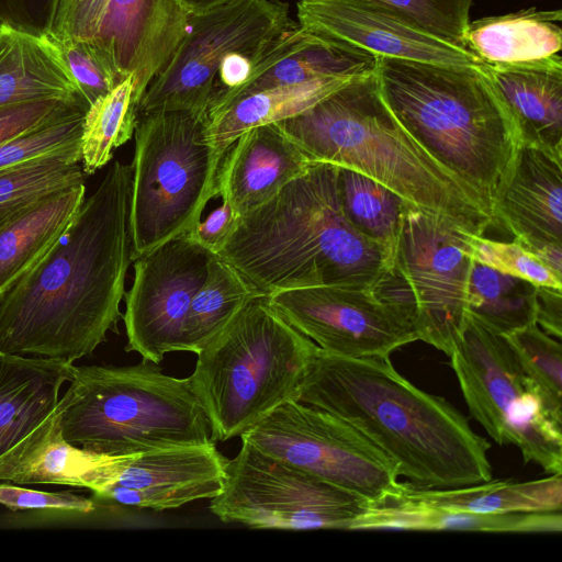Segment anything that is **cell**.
Returning <instances> with one entry per match:
<instances>
[{"mask_svg": "<svg viewBox=\"0 0 562 562\" xmlns=\"http://www.w3.org/2000/svg\"><path fill=\"white\" fill-rule=\"evenodd\" d=\"M132 166L115 160L49 251L0 296V352L68 363L117 333L134 261Z\"/></svg>", "mask_w": 562, "mask_h": 562, "instance_id": "6da1fadb", "label": "cell"}, {"mask_svg": "<svg viewBox=\"0 0 562 562\" xmlns=\"http://www.w3.org/2000/svg\"><path fill=\"white\" fill-rule=\"evenodd\" d=\"M296 401L351 425L414 485L454 488L492 479L490 442L452 404L401 375L390 358H348L318 347Z\"/></svg>", "mask_w": 562, "mask_h": 562, "instance_id": "7a4b0ae2", "label": "cell"}, {"mask_svg": "<svg viewBox=\"0 0 562 562\" xmlns=\"http://www.w3.org/2000/svg\"><path fill=\"white\" fill-rule=\"evenodd\" d=\"M338 169L315 162L270 200L237 217L217 255L265 296L325 285L371 288L384 259L346 218Z\"/></svg>", "mask_w": 562, "mask_h": 562, "instance_id": "3957f363", "label": "cell"}, {"mask_svg": "<svg viewBox=\"0 0 562 562\" xmlns=\"http://www.w3.org/2000/svg\"><path fill=\"white\" fill-rule=\"evenodd\" d=\"M313 162L360 172L406 202L484 235L481 201L404 128L381 97L375 70L277 123Z\"/></svg>", "mask_w": 562, "mask_h": 562, "instance_id": "277c9868", "label": "cell"}, {"mask_svg": "<svg viewBox=\"0 0 562 562\" xmlns=\"http://www.w3.org/2000/svg\"><path fill=\"white\" fill-rule=\"evenodd\" d=\"M375 57L379 90L390 111L491 215L521 142L513 117L477 65Z\"/></svg>", "mask_w": 562, "mask_h": 562, "instance_id": "5b68a950", "label": "cell"}, {"mask_svg": "<svg viewBox=\"0 0 562 562\" xmlns=\"http://www.w3.org/2000/svg\"><path fill=\"white\" fill-rule=\"evenodd\" d=\"M57 403L63 438L108 454L206 443L211 426L190 378L143 359L130 367H74Z\"/></svg>", "mask_w": 562, "mask_h": 562, "instance_id": "8992f818", "label": "cell"}, {"mask_svg": "<svg viewBox=\"0 0 562 562\" xmlns=\"http://www.w3.org/2000/svg\"><path fill=\"white\" fill-rule=\"evenodd\" d=\"M317 349L267 296L250 301L198 353L189 376L211 440L240 437L280 405L296 401Z\"/></svg>", "mask_w": 562, "mask_h": 562, "instance_id": "52a82bcc", "label": "cell"}, {"mask_svg": "<svg viewBox=\"0 0 562 562\" xmlns=\"http://www.w3.org/2000/svg\"><path fill=\"white\" fill-rule=\"evenodd\" d=\"M207 115L186 110L138 113L131 188L134 260L190 232L217 195L224 154L209 140Z\"/></svg>", "mask_w": 562, "mask_h": 562, "instance_id": "ba28073f", "label": "cell"}, {"mask_svg": "<svg viewBox=\"0 0 562 562\" xmlns=\"http://www.w3.org/2000/svg\"><path fill=\"white\" fill-rule=\"evenodd\" d=\"M473 235L407 202L395 256L371 286L414 325L418 339L447 356L468 317Z\"/></svg>", "mask_w": 562, "mask_h": 562, "instance_id": "9c48e42d", "label": "cell"}, {"mask_svg": "<svg viewBox=\"0 0 562 562\" xmlns=\"http://www.w3.org/2000/svg\"><path fill=\"white\" fill-rule=\"evenodd\" d=\"M449 357L470 414L490 437L516 446L525 463L562 473V423L546 409L506 336L468 314Z\"/></svg>", "mask_w": 562, "mask_h": 562, "instance_id": "30bf717a", "label": "cell"}, {"mask_svg": "<svg viewBox=\"0 0 562 562\" xmlns=\"http://www.w3.org/2000/svg\"><path fill=\"white\" fill-rule=\"evenodd\" d=\"M209 509L225 524L256 529L353 530L369 499L331 485L241 441Z\"/></svg>", "mask_w": 562, "mask_h": 562, "instance_id": "8fae6325", "label": "cell"}, {"mask_svg": "<svg viewBox=\"0 0 562 562\" xmlns=\"http://www.w3.org/2000/svg\"><path fill=\"white\" fill-rule=\"evenodd\" d=\"M240 437L270 457L369 501L400 483L396 464L356 428L299 401L280 405Z\"/></svg>", "mask_w": 562, "mask_h": 562, "instance_id": "7c38bea8", "label": "cell"}, {"mask_svg": "<svg viewBox=\"0 0 562 562\" xmlns=\"http://www.w3.org/2000/svg\"><path fill=\"white\" fill-rule=\"evenodd\" d=\"M293 23L289 4L281 0H226L191 12L184 38L147 88L138 113L186 110L206 114L223 59L270 42Z\"/></svg>", "mask_w": 562, "mask_h": 562, "instance_id": "4fadbf2b", "label": "cell"}, {"mask_svg": "<svg viewBox=\"0 0 562 562\" xmlns=\"http://www.w3.org/2000/svg\"><path fill=\"white\" fill-rule=\"evenodd\" d=\"M215 255L188 232L134 260L122 315L126 351L159 364L167 353L184 350L189 308Z\"/></svg>", "mask_w": 562, "mask_h": 562, "instance_id": "5bb4252c", "label": "cell"}, {"mask_svg": "<svg viewBox=\"0 0 562 562\" xmlns=\"http://www.w3.org/2000/svg\"><path fill=\"white\" fill-rule=\"evenodd\" d=\"M227 462L214 441L117 456L92 453L82 487L123 506L175 509L217 496Z\"/></svg>", "mask_w": 562, "mask_h": 562, "instance_id": "9a60e30c", "label": "cell"}, {"mask_svg": "<svg viewBox=\"0 0 562 562\" xmlns=\"http://www.w3.org/2000/svg\"><path fill=\"white\" fill-rule=\"evenodd\" d=\"M267 297L288 323L333 355L386 359L418 340L414 325L381 302L371 288H300Z\"/></svg>", "mask_w": 562, "mask_h": 562, "instance_id": "2e32d148", "label": "cell"}, {"mask_svg": "<svg viewBox=\"0 0 562 562\" xmlns=\"http://www.w3.org/2000/svg\"><path fill=\"white\" fill-rule=\"evenodd\" d=\"M299 26L313 36L345 43L374 56L447 66L482 63L417 23L372 0H299Z\"/></svg>", "mask_w": 562, "mask_h": 562, "instance_id": "e0dca14e", "label": "cell"}, {"mask_svg": "<svg viewBox=\"0 0 562 562\" xmlns=\"http://www.w3.org/2000/svg\"><path fill=\"white\" fill-rule=\"evenodd\" d=\"M189 15L182 0H109L89 44L117 82L133 77L140 102L179 48Z\"/></svg>", "mask_w": 562, "mask_h": 562, "instance_id": "ac0fdd59", "label": "cell"}, {"mask_svg": "<svg viewBox=\"0 0 562 562\" xmlns=\"http://www.w3.org/2000/svg\"><path fill=\"white\" fill-rule=\"evenodd\" d=\"M561 201L562 156L521 144L492 206V224H498L532 254L562 246Z\"/></svg>", "mask_w": 562, "mask_h": 562, "instance_id": "d6986e66", "label": "cell"}, {"mask_svg": "<svg viewBox=\"0 0 562 562\" xmlns=\"http://www.w3.org/2000/svg\"><path fill=\"white\" fill-rule=\"evenodd\" d=\"M74 363L0 352V475L53 422Z\"/></svg>", "mask_w": 562, "mask_h": 562, "instance_id": "ffe728a7", "label": "cell"}, {"mask_svg": "<svg viewBox=\"0 0 562 562\" xmlns=\"http://www.w3.org/2000/svg\"><path fill=\"white\" fill-rule=\"evenodd\" d=\"M314 164L277 123L256 126L245 131L224 154L217 172V195L240 217Z\"/></svg>", "mask_w": 562, "mask_h": 562, "instance_id": "44dd1931", "label": "cell"}, {"mask_svg": "<svg viewBox=\"0 0 562 562\" xmlns=\"http://www.w3.org/2000/svg\"><path fill=\"white\" fill-rule=\"evenodd\" d=\"M477 67L508 110L521 144L562 156L561 55Z\"/></svg>", "mask_w": 562, "mask_h": 562, "instance_id": "7402d4cb", "label": "cell"}, {"mask_svg": "<svg viewBox=\"0 0 562 562\" xmlns=\"http://www.w3.org/2000/svg\"><path fill=\"white\" fill-rule=\"evenodd\" d=\"M397 486L380 499L370 501L367 510L355 522L353 530L484 532H560L562 530L561 510L505 514L449 510L409 502L397 493Z\"/></svg>", "mask_w": 562, "mask_h": 562, "instance_id": "603a6c76", "label": "cell"}, {"mask_svg": "<svg viewBox=\"0 0 562 562\" xmlns=\"http://www.w3.org/2000/svg\"><path fill=\"white\" fill-rule=\"evenodd\" d=\"M49 98H81L59 47L47 35L1 24L0 108Z\"/></svg>", "mask_w": 562, "mask_h": 562, "instance_id": "cb8c5ba5", "label": "cell"}, {"mask_svg": "<svg viewBox=\"0 0 562 562\" xmlns=\"http://www.w3.org/2000/svg\"><path fill=\"white\" fill-rule=\"evenodd\" d=\"M85 196V182L59 189L0 227V296L56 244Z\"/></svg>", "mask_w": 562, "mask_h": 562, "instance_id": "d4e9b609", "label": "cell"}, {"mask_svg": "<svg viewBox=\"0 0 562 562\" xmlns=\"http://www.w3.org/2000/svg\"><path fill=\"white\" fill-rule=\"evenodd\" d=\"M562 11L535 7L469 22L465 48L487 64L522 63L560 53Z\"/></svg>", "mask_w": 562, "mask_h": 562, "instance_id": "484cf974", "label": "cell"}, {"mask_svg": "<svg viewBox=\"0 0 562 562\" xmlns=\"http://www.w3.org/2000/svg\"><path fill=\"white\" fill-rule=\"evenodd\" d=\"M396 491L409 502L449 510L505 514L562 509L561 473L527 482L491 479L454 488L400 483Z\"/></svg>", "mask_w": 562, "mask_h": 562, "instance_id": "4316f807", "label": "cell"}, {"mask_svg": "<svg viewBox=\"0 0 562 562\" xmlns=\"http://www.w3.org/2000/svg\"><path fill=\"white\" fill-rule=\"evenodd\" d=\"M355 78L327 77L246 94L206 114L209 140L225 154L245 131L299 115Z\"/></svg>", "mask_w": 562, "mask_h": 562, "instance_id": "83f0119b", "label": "cell"}, {"mask_svg": "<svg viewBox=\"0 0 562 562\" xmlns=\"http://www.w3.org/2000/svg\"><path fill=\"white\" fill-rule=\"evenodd\" d=\"M260 296L265 295L215 255L189 308L183 351L198 355L250 301Z\"/></svg>", "mask_w": 562, "mask_h": 562, "instance_id": "f1b7e54d", "label": "cell"}, {"mask_svg": "<svg viewBox=\"0 0 562 562\" xmlns=\"http://www.w3.org/2000/svg\"><path fill=\"white\" fill-rule=\"evenodd\" d=\"M337 184L346 218L379 247L386 268L396 252L407 202L383 184L348 168L339 167Z\"/></svg>", "mask_w": 562, "mask_h": 562, "instance_id": "f546056e", "label": "cell"}, {"mask_svg": "<svg viewBox=\"0 0 562 562\" xmlns=\"http://www.w3.org/2000/svg\"><path fill=\"white\" fill-rule=\"evenodd\" d=\"M536 305L537 285L473 260L467 311L482 325L508 335L536 323Z\"/></svg>", "mask_w": 562, "mask_h": 562, "instance_id": "4dcf8cb0", "label": "cell"}, {"mask_svg": "<svg viewBox=\"0 0 562 562\" xmlns=\"http://www.w3.org/2000/svg\"><path fill=\"white\" fill-rule=\"evenodd\" d=\"M138 108L132 76L89 106L81 136V167L86 175H93L108 165L115 149L131 139Z\"/></svg>", "mask_w": 562, "mask_h": 562, "instance_id": "1f68e13d", "label": "cell"}, {"mask_svg": "<svg viewBox=\"0 0 562 562\" xmlns=\"http://www.w3.org/2000/svg\"><path fill=\"white\" fill-rule=\"evenodd\" d=\"M81 148L0 169V227L43 196L85 182Z\"/></svg>", "mask_w": 562, "mask_h": 562, "instance_id": "d6a6232c", "label": "cell"}, {"mask_svg": "<svg viewBox=\"0 0 562 562\" xmlns=\"http://www.w3.org/2000/svg\"><path fill=\"white\" fill-rule=\"evenodd\" d=\"M90 459L91 452L71 446L63 438L56 408L49 426L21 458L0 475V482L82 487V477Z\"/></svg>", "mask_w": 562, "mask_h": 562, "instance_id": "836d02e7", "label": "cell"}, {"mask_svg": "<svg viewBox=\"0 0 562 562\" xmlns=\"http://www.w3.org/2000/svg\"><path fill=\"white\" fill-rule=\"evenodd\" d=\"M546 409L562 423V347L537 323L505 335Z\"/></svg>", "mask_w": 562, "mask_h": 562, "instance_id": "e575fe53", "label": "cell"}, {"mask_svg": "<svg viewBox=\"0 0 562 562\" xmlns=\"http://www.w3.org/2000/svg\"><path fill=\"white\" fill-rule=\"evenodd\" d=\"M86 112L58 119L0 145V169L81 148Z\"/></svg>", "mask_w": 562, "mask_h": 562, "instance_id": "d590c367", "label": "cell"}, {"mask_svg": "<svg viewBox=\"0 0 562 562\" xmlns=\"http://www.w3.org/2000/svg\"><path fill=\"white\" fill-rule=\"evenodd\" d=\"M470 255L480 263L525 279L537 286L562 289V277L515 240L504 243L488 239L484 235H473L470 240Z\"/></svg>", "mask_w": 562, "mask_h": 562, "instance_id": "8d00e7d4", "label": "cell"}, {"mask_svg": "<svg viewBox=\"0 0 562 562\" xmlns=\"http://www.w3.org/2000/svg\"><path fill=\"white\" fill-rule=\"evenodd\" d=\"M407 16L423 29L465 48L473 0H372Z\"/></svg>", "mask_w": 562, "mask_h": 562, "instance_id": "74e56055", "label": "cell"}, {"mask_svg": "<svg viewBox=\"0 0 562 562\" xmlns=\"http://www.w3.org/2000/svg\"><path fill=\"white\" fill-rule=\"evenodd\" d=\"M81 99L49 98L0 108V145L44 124L87 111Z\"/></svg>", "mask_w": 562, "mask_h": 562, "instance_id": "f35d334b", "label": "cell"}, {"mask_svg": "<svg viewBox=\"0 0 562 562\" xmlns=\"http://www.w3.org/2000/svg\"><path fill=\"white\" fill-rule=\"evenodd\" d=\"M56 45L64 56L80 97L89 106L119 83L89 42L69 41Z\"/></svg>", "mask_w": 562, "mask_h": 562, "instance_id": "ab89813d", "label": "cell"}, {"mask_svg": "<svg viewBox=\"0 0 562 562\" xmlns=\"http://www.w3.org/2000/svg\"><path fill=\"white\" fill-rule=\"evenodd\" d=\"M108 2L109 0H56L47 36L56 44L92 41Z\"/></svg>", "mask_w": 562, "mask_h": 562, "instance_id": "60d3db41", "label": "cell"}, {"mask_svg": "<svg viewBox=\"0 0 562 562\" xmlns=\"http://www.w3.org/2000/svg\"><path fill=\"white\" fill-rule=\"evenodd\" d=\"M0 504L11 510L56 509L77 513H90L94 503L81 495L69 492H45L0 482Z\"/></svg>", "mask_w": 562, "mask_h": 562, "instance_id": "b9f144b4", "label": "cell"}, {"mask_svg": "<svg viewBox=\"0 0 562 562\" xmlns=\"http://www.w3.org/2000/svg\"><path fill=\"white\" fill-rule=\"evenodd\" d=\"M56 0H0V24L34 35H47Z\"/></svg>", "mask_w": 562, "mask_h": 562, "instance_id": "7bdbcfd3", "label": "cell"}, {"mask_svg": "<svg viewBox=\"0 0 562 562\" xmlns=\"http://www.w3.org/2000/svg\"><path fill=\"white\" fill-rule=\"evenodd\" d=\"M237 216L228 202L212 211L204 221H200L189 233L201 245L217 255L229 235Z\"/></svg>", "mask_w": 562, "mask_h": 562, "instance_id": "ee69618b", "label": "cell"}, {"mask_svg": "<svg viewBox=\"0 0 562 562\" xmlns=\"http://www.w3.org/2000/svg\"><path fill=\"white\" fill-rule=\"evenodd\" d=\"M536 323L550 336H562V289L537 286Z\"/></svg>", "mask_w": 562, "mask_h": 562, "instance_id": "f6af8a7d", "label": "cell"}, {"mask_svg": "<svg viewBox=\"0 0 562 562\" xmlns=\"http://www.w3.org/2000/svg\"><path fill=\"white\" fill-rule=\"evenodd\" d=\"M190 13L220 4L226 0H182Z\"/></svg>", "mask_w": 562, "mask_h": 562, "instance_id": "bcb514c9", "label": "cell"}, {"mask_svg": "<svg viewBox=\"0 0 562 562\" xmlns=\"http://www.w3.org/2000/svg\"><path fill=\"white\" fill-rule=\"evenodd\" d=\"M1 25V24H0Z\"/></svg>", "mask_w": 562, "mask_h": 562, "instance_id": "7dc6e473", "label": "cell"}]
</instances>
